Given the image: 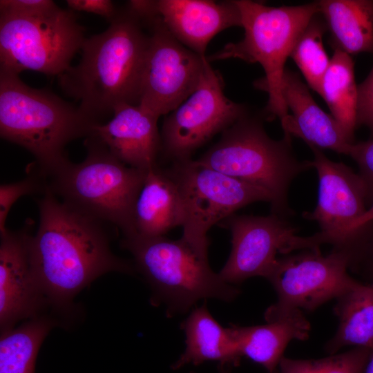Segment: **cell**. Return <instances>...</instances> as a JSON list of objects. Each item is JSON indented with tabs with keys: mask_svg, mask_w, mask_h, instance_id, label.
Masks as SVG:
<instances>
[{
	"mask_svg": "<svg viewBox=\"0 0 373 373\" xmlns=\"http://www.w3.org/2000/svg\"><path fill=\"white\" fill-rule=\"evenodd\" d=\"M319 14L330 31L334 48L350 55L373 53V1H319Z\"/></svg>",
	"mask_w": 373,
	"mask_h": 373,
	"instance_id": "22",
	"label": "cell"
},
{
	"mask_svg": "<svg viewBox=\"0 0 373 373\" xmlns=\"http://www.w3.org/2000/svg\"><path fill=\"white\" fill-rule=\"evenodd\" d=\"M70 10L41 15L0 12V69L57 77L66 71L86 39Z\"/></svg>",
	"mask_w": 373,
	"mask_h": 373,
	"instance_id": "8",
	"label": "cell"
},
{
	"mask_svg": "<svg viewBox=\"0 0 373 373\" xmlns=\"http://www.w3.org/2000/svg\"><path fill=\"white\" fill-rule=\"evenodd\" d=\"M84 161H68L50 175L48 184L62 201L102 222L115 224L123 236L132 232L134 207L146 171L129 166L95 135L86 138Z\"/></svg>",
	"mask_w": 373,
	"mask_h": 373,
	"instance_id": "5",
	"label": "cell"
},
{
	"mask_svg": "<svg viewBox=\"0 0 373 373\" xmlns=\"http://www.w3.org/2000/svg\"><path fill=\"white\" fill-rule=\"evenodd\" d=\"M191 373H195V372H191ZM219 373H229V370L224 369V368H219Z\"/></svg>",
	"mask_w": 373,
	"mask_h": 373,
	"instance_id": "36",
	"label": "cell"
},
{
	"mask_svg": "<svg viewBox=\"0 0 373 373\" xmlns=\"http://www.w3.org/2000/svg\"><path fill=\"white\" fill-rule=\"evenodd\" d=\"M53 325L51 320L37 316L2 332L0 373H35L38 351Z\"/></svg>",
	"mask_w": 373,
	"mask_h": 373,
	"instance_id": "25",
	"label": "cell"
},
{
	"mask_svg": "<svg viewBox=\"0 0 373 373\" xmlns=\"http://www.w3.org/2000/svg\"><path fill=\"white\" fill-rule=\"evenodd\" d=\"M235 1L241 14L244 37L207 59L210 62L236 58L260 64L265 75L255 85L268 93V117H278L283 128L290 115L282 95L285 64L305 28L319 13L318 2L271 7L249 0Z\"/></svg>",
	"mask_w": 373,
	"mask_h": 373,
	"instance_id": "4",
	"label": "cell"
},
{
	"mask_svg": "<svg viewBox=\"0 0 373 373\" xmlns=\"http://www.w3.org/2000/svg\"><path fill=\"white\" fill-rule=\"evenodd\" d=\"M96 124L79 106L48 90L29 86L19 74L0 69L1 137L31 153L44 177L69 161L66 146L91 136Z\"/></svg>",
	"mask_w": 373,
	"mask_h": 373,
	"instance_id": "3",
	"label": "cell"
},
{
	"mask_svg": "<svg viewBox=\"0 0 373 373\" xmlns=\"http://www.w3.org/2000/svg\"><path fill=\"white\" fill-rule=\"evenodd\" d=\"M39 225L30 236L33 275L48 302L68 307L83 288L110 271L133 272L115 256L102 222L57 199L48 186L38 200Z\"/></svg>",
	"mask_w": 373,
	"mask_h": 373,
	"instance_id": "1",
	"label": "cell"
},
{
	"mask_svg": "<svg viewBox=\"0 0 373 373\" xmlns=\"http://www.w3.org/2000/svg\"><path fill=\"white\" fill-rule=\"evenodd\" d=\"M44 176L39 172L28 175L16 182L0 186V233L7 230L6 220L12 204L21 197L37 193H44L48 187Z\"/></svg>",
	"mask_w": 373,
	"mask_h": 373,
	"instance_id": "29",
	"label": "cell"
},
{
	"mask_svg": "<svg viewBox=\"0 0 373 373\" xmlns=\"http://www.w3.org/2000/svg\"><path fill=\"white\" fill-rule=\"evenodd\" d=\"M185 334V350L171 365L178 370L184 365H199L205 361H216L219 368L237 366L240 358L237 342L231 327H223L211 316L206 302L192 310L182 323Z\"/></svg>",
	"mask_w": 373,
	"mask_h": 373,
	"instance_id": "21",
	"label": "cell"
},
{
	"mask_svg": "<svg viewBox=\"0 0 373 373\" xmlns=\"http://www.w3.org/2000/svg\"><path fill=\"white\" fill-rule=\"evenodd\" d=\"M146 20L157 17L173 36L201 56L211 39L233 26L242 27L240 10L235 1H151Z\"/></svg>",
	"mask_w": 373,
	"mask_h": 373,
	"instance_id": "16",
	"label": "cell"
},
{
	"mask_svg": "<svg viewBox=\"0 0 373 373\" xmlns=\"http://www.w3.org/2000/svg\"><path fill=\"white\" fill-rule=\"evenodd\" d=\"M373 221V202L367 207L365 212L353 224L350 225L344 231L332 238L328 244L333 246V248H338L341 246L345 240L356 230Z\"/></svg>",
	"mask_w": 373,
	"mask_h": 373,
	"instance_id": "34",
	"label": "cell"
},
{
	"mask_svg": "<svg viewBox=\"0 0 373 373\" xmlns=\"http://www.w3.org/2000/svg\"><path fill=\"white\" fill-rule=\"evenodd\" d=\"M334 313L338 319L335 335L325 350L331 354L341 347L354 346L373 349V281H358L336 299Z\"/></svg>",
	"mask_w": 373,
	"mask_h": 373,
	"instance_id": "23",
	"label": "cell"
},
{
	"mask_svg": "<svg viewBox=\"0 0 373 373\" xmlns=\"http://www.w3.org/2000/svg\"><path fill=\"white\" fill-rule=\"evenodd\" d=\"M311 161L318 178V197L313 211L303 217L315 221L320 231L309 236L313 245L328 244L334 236L357 220L367 210V193L363 180L350 166L329 160L321 151L309 146Z\"/></svg>",
	"mask_w": 373,
	"mask_h": 373,
	"instance_id": "14",
	"label": "cell"
},
{
	"mask_svg": "<svg viewBox=\"0 0 373 373\" xmlns=\"http://www.w3.org/2000/svg\"><path fill=\"white\" fill-rule=\"evenodd\" d=\"M218 224L231 233V251L218 273L231 285L254 276L267 278L278 261V254L309 249L307 238L297 236L296 229L274 213L266 216L234 213Z\"/></svg>",
	"mask_w": 373,
	"mask_h": 373,
	"instance_id": "13",
	"label": "cell"
},
{
	"mask_svg": "<svg viewBox=\"0 0 373 373\" xmlns=\"http://www.w3.org/2000/svg\"><path fill=\"white\" fill-rule=\"evenodd\" d=\"M320 95L326 102L331 115L354 142V133L358 125V86L351 55L334 48L322 81Z\"/></svg>",
	"mask_w": 373,
	"mask_h": 373,
	"instance_id": "24",
	"label": "cell"
},
{
	"mask_svg": "<svg viewBox=\"0 0 373 373\" xmlns=\"http://www.w3.org/2000/svg\"><path fill=\"white\" fill-rule=\"evenodd\" d=\"M357 124L367 126L373 135V67L358 86Z\"/></svg>",
	"mask_w": 373,
	"mask_h": 373,
	"instance_id": "32",
	"label": "cell"
},
{
	"mask_svg": "<svg viewBox=\"0 0 373 373\" xmlns=\"http://www.w3.org/2000/svg\"><path fill=\"white\" fill-rule=\"evenodd\" d=\"M122 246L131 253L156 300L166 305L169 316L186 312L202 298L230 302L240 293L212 271L207 256L182 237L171 240L132 234L123 236Z\"/></svg>",
	"mask_w": 373,
	"mask_h": 373,
	"instance_id": "7",
	"label": "cell"
},
{
	"mask_svg": "<svg viewBox=\"0 0 373 373\" xmlns=\"http://www.w3.org/2000/svg\"><path fill=\"white\" fill-rule=\"evenodd\" d=\"M30 234L6 230L0 245L1 332L23 319L37 316L48 303L33 275L29 257Z\"/></svg>",
	"mask_w": 373,
	"mask_h": 373,
	"instance_id": "15",
	"label": "cell"
},
{
	"mask_svg": "<svg viewBox=\"0 0 373 373\" xmlns=\"http://www.w3.org/2000/svg\"><path fill=\"white\" fill-rule=\"evenodd\" d=\"M59 6L51 0H1L0 12L36 15L52 12Z\"/></svg>",
	"mask_w": 373,
	"mask_h": 373,
	"instance_id": "31",
	"label": "cell"
},
{
	"mask_svg": "<svg viewBox=\"0 0 373 373\" xmlns=\"http://www.w3.org/2000/svg\"><path fill=\"white\" fill-rule=\"evenodd\" d=\"M142 23L128 8L118 10L104 31L86 38L79 63L57 77L62 90L96 124L120 105L138 104L149 37Z\"/></svg>",
	"mask_w": 373,
	"mask_h": 373,
	"instance_id": "2",
	"label": "cell"
},
{
	"mask_svg": "<svg viewBox=\"0 0 373 373\" xmlns=\"http://www.w3.org/2000/svg\"><path fill=\"white\" fill-rule=\"evenodd\" d=\"M144 23L151 31L138 104L160 117L174 111L194 92L208 60L175 39L157 17Z\"/></svg>",
	"mask_w": 373,
	"mask_h": 373,
	"instance_id": "11",
	"label": "cell"
},
{
	"mask_svg": "<svg viewBox=\"0 0 373 373\" xmlns=\"http://www.w3.org/2000/svg\"><path fill=\"white\" fill-rule=\"evenodd\" d=\"M372 350L356 347L318 359H292L283 356L276 373H363Z\"/></svg>",
	"mask_w": 373,
	"mask_h": 373,
	"instance_id": "27",
	"label": "cell"
},
{
	"mask_svg": "<svg viewBox=\"0 0 373 373\" xmlns=\"http://www.w3.org/2000/svg\"><path fill=\"white\" fill-rule=\"evenodd\" d=\"M241 356L276 373L283 352L292 340L308 338L310 324L300 309L287 312L265 325L231 326Z\"/></svg>",
	"mask_w": 373,
	"mask_h": 373,
	"instance_id": "19",
	"label": "cell"
},
{
	"mask_svg": "<svg viewBox=\"0 0 373 373\" xmlns=\"http://www.w3.org/2000/svg\"><path fill=\"white\" fill-rule=\"evenodd\" d=\"M69 10L83 11L103 17L109 22L116 16L118 10L110 0H67Z\"/></svg>",
	"mask_w": 373,
	"mask_h": 373,
	"instance_id": "33",
	"label": "cell"
},
{
	"mask_svg": "<svg viewBox=\"0 0 373 373\" xmlns=\"http://www.w3.org/2000/svg\"><path fill=\"white\" fill-rule=\"evenodd\" d=\"M359 169L366 193L367 207L373 202V135L366 141L353 143L348 152Z\"/></svg>",
	"mask_w": 373,
	"mask_h": 373,
	"instance_id": "30",
	"label": "cell"
},
{
	"mask_svg": "<svg viewBox=\"0 0 373 373\" xmlns=\"http://www.w3.org/2000/svg\"><path fill=\"white\" fill-rule=\"evenodd\" d=\"M182 218L181 200L173 180L157 164L149 169L134 207L129 235L164 236L172 229L182 226Z\"/></svg>",
	"mask_w": 373,
	"mask_h": 373,
	"instance_id": "20",
	"label": "cell"
},
{
	"mask_svg": "<svg viewBox=\"0 0 373 373\" xmlns=\"http://www.w3.org/2000/svg\"><path fill=\"white\" fill-rule=\"evenodd\" d=\"M291 139H271L257 119L247 115L222 133L219 141L198 160L219 172L267 191L272 213L293 214L287 200L289 187L298 175L312 168L298 160Z\"/></svg>",
	"mask_w": 373,
	"mask_h": 373,
	"instance_id": "6",
	"label": "cell"
},
{
	"mask_svg": "<svg viewBox=\"0 0 373 373\" xmlns=\"http://www.w3.org/2000/svg\"><path fill=\"white\" fill-rule=\"evenodd\" d=\"M315 15L298 39L290 55L309 86L321 95L323 77L330 59L324 48L323 37L327 29L325 21Z\"/></svg>",
	"mask_w": 373,
	"mask_h": 373,
	"instance_id": "26",
	"label": "cell"
},
{
	"mask_svg": "<svg viewBox=\"0 0 373 373\" xmlns=\"http://www.w3.org/2000/svg\"><path fill=\"white\" fill-rule=\"evenodd\" d=\"M175 182L182 208V238L208 256L207 232L215 224L256 202L271 203L265 190L219 172L198 160L173 162L165 169Z\"/></svg>",
	"mask_w": 373,
	"mask_h": 373,
	"instance_id": "9",
	"label": "cell"
},
{
	"mask_svg": "<svg viewBox=\"0 0 373 373\" xmlns=\"http://www.w3.org/2000/svg\"><path fill=\"white\" fill-rule=\"evenodd\" d=\"M363 373H373V349L371 351L370 358L366 364Z\"/></svg>",
	"mask_w": 373,
	"mask_h": 373,
	"instance_id": "35",
	"label": "cell"
},
{
	"mask_svg": "<svg viewBox=\"0 0 373 373\" xmlns=\"http://www.w3.org/2000/svg\"><path fill=\"white\" fill-rule=\"evenodd\" d=\"M349 268L373 279V221L354 232L345 241Z\"/></svg>",
	"mask_w": 373,
	"mask_h": 373,
	"instance_id": "28",
	"label": "cell"
},
{
	"mask_svg": "<svg viewBox=\"0 0 373 373\" xmlns=\"http://www.w3.org/2000/svg\"><path fill=\"white\" fill-rule=\"evenodd\" d=\"M224 86L208 61L197 88L163 122L161 151L168 158L191 159L197 149L247 115L242 104L226 97Z\"/></svg>",
	"mask_w": 373,
	"mask_h": 373,
	"instance_id": "12",
	"label": "cell"
},
{
	"mask_svg": "<svg viewBox=\"0 0 373 373\" xmlns=\"http://www.w3.org/2000/svg\"><path fill=\"white\" fill-rule=\"evenodd\" d=\"M282 95L288 111L291 112L283 128L284 137H298L309 147L348 155L354 142L334 117L318 106L299 75L289 69L284 73Z\"/></svg>",
	"mask_w": 373,
	"mask_h": 373,
	"instance_id": "18",
	"label": "cell"
},
{
	"mask_svg": "<svg viewBox=\"0 0 373 373\" xmlns=\"http://www.w3.org/2000/svg\"><path fill=\"white\" fill-rule=\"evenodd\" d=\"M349 257L332 249L323 256L320 249L278 258L267 279L277 301L265 313L266 321L294 309L312 312L336 299L357 282L347 273Z\"/></svg>",
	"mask_w": 373,
	"mask_h": 373,
	"instance_id": "10",
	"label": "cell"
},
{
	"mask_svg": "<svg viewBox=\"0 0 373 373\" xmlns=\"http://www.w3.org/2000/svg\"><path fill=\"white\" fill-rule=\"evenodd\" d=\"M113 118L94 126L97 137L125 164L147 171L157 165L161 151L158 117L139 104H125L115 110Z\"/></svg>",
	"mask_w": 373,
	"mask_h": 373,
	"instance_id": "17",
	"label": "cell"
}]
</instances>
